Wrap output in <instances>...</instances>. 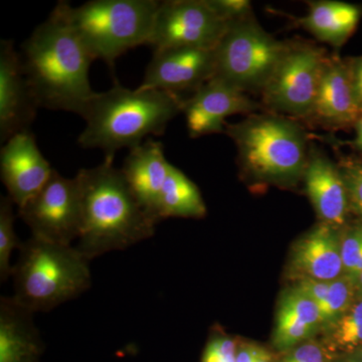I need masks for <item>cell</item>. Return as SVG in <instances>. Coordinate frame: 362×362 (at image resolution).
Here are the masks:
<instances>
[{"label":"cell","mask_w":362,"mask_h":362,"mask_svg":"<svg viewBox=\"0 0 362 362\" xmlns=\"http://www.w3.org/2000/svg\"><path fill=\"white\" fill-rule=\"evenodd\" d=\"M20 54L39 108L82 115L97 94L89 81L94 59L65 21L52 13L25 40Z\"/></svg>","instance_id":"obj_1"},{"label":"cell","mask_w":362,"mask_h":362,"mask_svg":"<svg viewBox=\"0 0 362 362\" xmlns=\"http://www.w3.org/2000/svg\"><path fill=\"white\" fill-rule=\"evenodd\" d=\"M113 158L78 170L82 228L77 250L90 259L106 252L123 251L156 233V223L138 204Z\"/></svg>","instance_id":"obj_2"},{"label":"cell","mask_w":362,"mask_h":362,"mask_svg":"<svg viewBox=\"0 0 362 362\" xmlns=\"http://www.w3.org/2000/svg\"><path fill=\"white\" fill-rule=\"evenodd\" d=\"M185 99L160 90H129L115 84L97 93L83 112L84 131L78 144L85 149H101L106 158L116 151L139 146L147 136H160L168 123L183 112Z\"/></svg>","instance_id":"obj_3"},{"label":"cell","mask_w":362,"mask_h":362,"mask_svg":"<svg viewBox=\"0 0 362 362\" xmlns=\"http://www.w3.org/2000/svg\"><path fill=\"white\" fill-rule=\"evenodd\" d=\"M13 268L16 303L26 310L49 312L71 301L92 285L90 261L77 247L32 235L18 249Z\"/></svg>","instance_id":"obj_4"},{"label":"cell","mask_w":362,"mask_h":362,"mask_svg":"<svg viewBox=\"0 0 362 362\" xmlns=\"http://www.w3.org/2000/svg\"><path fill=\"white\" fill-rule=\"evenodd\" d=\"M226 133L237 146L240 168L254 180L289 185L303 177L311 144L294 119L251 115L239 123L226 124Z\"/></svg>","instance_id":"obj_5"},{"label":"cell","mask_w":362,"mask_h":362,"mask_svg":"<svg viewBox=\"0 0 362 362\" xmlns=\"http://www.w3.org/2000/svg\"><path fill=\"white\" fill-rule=\"evenodd\" d=\"M156 0H92L78 7L61 1L52 13L70 26L90 57L114 70L126 52L147 45L158 8Z\"/></svg>","instance_id":"obj_6"},{"label":"cell","mask_w":362,"mask_h":362,"mask_svg":"<svg viewBox=\"0 0 362 362\" xmlns=\"http://www.w3.org/2000/svg\"><path fill=\"white\" fill-rule=\"evenodd\" d=\"M288 45L266 32L254 14L233 21L214 49L213 78L245 93H262Z\"/></svg>","instance_id":"obj_7"},{"label":"cell","mask_w":362,"mask_h":362,"mask_svg":"<svg viewBox=\"0 0 362 362\" xmlns=\"http://www.w3.org/2000/svg\"><path fill=\"white\" fill-rule=\"evenodd\" d=\"M326 56L324 49L307 44H289L266 87L264 104L272 111L310 118Z\"/></svg>","instance_id":"obj_8"},{"label":"cell","mask_w":362,"mask_h":362,"mask_svg":"<svg viewBox=\"0 0 362 362\" xmlns=\"http://www.w3.org/2000/svg\"><path fill=\"white\" fill-rule=\"evenodd\" d=\"M18 216L33 237L71 246L82 228V202L76 176L66 178L54 170L44 187L18 207Z\"/></svg>","instance_id":"obj_9"},{"label":"cell","mask_w":362,"mask_h":362,"mask_svg":"<svg viewBox=\"0 0 362 362\" xmlns=\"http://www.w3.org/2000/svg\"><path fill=\"white\" fill-rule=\"evenodd\" d=\"M228 25L207 0L159 1L147 45L154 51L173 47L214 49Z\"/></svg>","instance_id":"obj_10"},{"label":"cell","mask_w":362,"mask_h":362,"mask_svg":"<svg viewBox=\"0 0 362 362\" xmlns=\"http://www.w3.org/2000/svg\"><path fill=\"white\" fill-rule=\"evenodd\" d=\"M214 49L173 47L154 51L140 89L160 90L181 97L194 94L214 75Z\"/></svg>","instance_id":"obj_11"},{"label":"cell","mask_w":362,"mask_h":362,"mask_svg":"<svg viewBox=\"0 0 362 362\" xmlns=\"http://www.w3.org/2000/svg\"><path fill=\"white\" fill-rule=\"evenodd\" d=\"M258 108L247 93L213 78L185 99L183 113L190 137L197 138L226 132L228 117Z\"/></svg>","instance_id":"obj_12"},{"label":"cell","mask_w":362,"mask_h":362,"mask_svg":"<svg viewBox=\"0 0 362 362\" xmlns=\"http://www.w3.org/2000/svg\"><path fill=\"white\" fill-rule=\"evenodd\" d=\"M54 170L40 151L30 131L14 135L0 151L1 180L18 207L44 187Z\"/></svg>","instance_id":"obj_13"},{"label":"cell","mask_w":362,"mask_h":362,"mask_svg":"<svg viewBox=\"0 0 362 362\" xmlns=\"http://www.w3.org/2000/svg\"><path fill=\"white\" fill-rule=\"evenodd\" d=\"M39 106L23 73L13 40L0 42V140L30 131Z\"/></svg>","instance_id":"obj_14"},{"label":"cell","mask_w":362,"mask_h":362,"mask_svg":"<svg viewBox=\"0 0 362 362\" xmlns=\"http://www.w3.org/2000/svg\"><path fill=\"white\" fill-rule=\"evenodd\" d=\"M302 180L321 223L338 230L342 228L350 207L349 192L339 165L311 145Z\"/></svg>","instance_id":"obj_15"},{"label":"cell","mask_w":362,"mask_h":362,"mask_svg":"<svg viewBox=\"0 0 362 362\" xmlns=\"http://www.w3.org/2000/svg\"><path fill=\"white\" fill-rule=\"evenodd\" d=\"M290 268L298 281H333L344 276L340 230L323 223L312 228L293 247Z\"/></svg>","instance_id":"obj_16"},{"label":"cell","mask_w":362,"mask_h":362,"mask_svg":"<svg viewBox=\"0 0 362 362\" xmlns=\"http://www.w3.org/2000/svg\"><path fill=\"white\" fill-rule=\"evenodd\" d=\"M361 112L352 87L349 64L337 57H327L310 118L328 128H343L356 125Z\"/></svg>","instance_id":"obj_17"},{"label":"cell","mask_w":362,"mask_h":362,"mask_svg":"<svg viewBox=\"0 0 362 362\" xmlns=\"http://www.w3.org/2000/svg\"><path fill=\"white\" fill-rule=\"evenodd\" d=\"M169 168L163 145L150 138L130 150L120 168L138 204L156 225L157 206Z\"/></svg>","instance_id":"obj_18"},{"label":"cell","mask_w":362,"mask_h":362,"mask_svg":"<svg viewBox=\"0 0 362 362\" xmlns=\"http://www.w3.org/2000/svg\"><path fill=\"white\" fill-rule=\"evenodd\" d=\"M44 350L33 312L13 297L0 299V362H40Z\"/></svg>","instance_id":"obj_19"},{"label":"cell","mask_w":362,"mask_h":362,"mask_svg":"<svg viewBox=\"0 0 362 362\" xmlns=\"http://www.w3.org/2000/svg\"><path fill=\"white\" fill-rule=\"evenodd\" d=\"M322 327L320 311L297 288L283 295L276 317L273 341L276 349L291 350L308 341Z\"/></svg>","instance_id":"obj_20"},{"label":"cell","mask_w":362,"mask_h":362,"mask_svg":"<svg viewBox=\"0 0 362 362\" xmlns=\"http://www.w3.org/2000/svg\"><path fill=\"white\" fill-rule=\"evenodd\" d=\"M308 13L299 23L319 42L342 47L356 30L361 18V7L346 2L318 0L309 2Z\"/></svg>","instance_id":"obj_21"},{"label":"cell","mask_w":362,"mask_h":362,"mask_svg":"<svg viewBox=\"0 0 362 362\" xmlns=\"http://www.w3.org/2000/svg\"><path fill=\"white\" fill-rule=\"evenodd\" d=\"M206 206L199 188L182 171L170 164L157 206V221L169 218H202Z\"/></svg>","instance_id":"obj_22"},{"label":"cell","mask_w":362,"mask_h":362,"mask_svg":"<svg viewBox=\"0 0 362 362\" xmlns=\"http://www.w3.org/2000/svg\"><path fill=\"white\" fill-rule=\"evenodd\" d=\"M295 288L318 307L322 327L328 330L356 300V285L346 276L333 281L299 280Z\"/></svg>","instance_id":"obj_23"},{"label":"cell","mask_w":362,"mask_h":362,"mask_svg":"<svg viewBox=\"0 0 362 362\" xmlns=\"http://www.w3.org/2000/svg\"><path fill=\"white\" fill-rule=\"evenodd\" d=\"M330 344L351 354L362 346V299L356 300L349 310L329 330Z\"/></svg>","instance_id":"obj_24"},{"label":"cell","mask_w":362,"mask_h":362,"mask_svg":"<svg viewBox=\"0 0 362 362\" xmlns=\"http://www.w3.org/2000/svg\"><path fill=\"white\" fill-rule=\"evenodd\" d=\"M14 202L8 195L0 199V281L6 282L13 274L11 255L23 243L14 230Z\"/></svg>","instance_id":"obj_25"},{"label":"cell","mask_w":362,"mask_h":362,"mask_svg":"<svg viewBox=\"0 0 362 362\" xmlns=\"http://www.w3.org/2000/svg\"><path fill=\"white\" fill-rule=\"evenodd\" d=\"M343 273L356 285L362 272V225L341 233Z\"/></svg>","instance_id":"obj_26"},{"label":"cell","mask_w":362,"mask_h":362,"mask_svg":"<svg viewBox=\"0 0 362 362\" xmlns=\"http://www.w3.org/2000/svg\"><path fill=\"white\" fill-rule=\"evenodd\" d=\"M347 192L350 211L362 220V164L350 159H342L339 164Z\"/></svg>","instance_id":"obj_27"},{"label":"cell","mask_w":362,"mask_h":362,"mask_svg":"<svg viewBox=\"0 0 362 362\" xmlns=\"http://www.w3.org/2000/svg\"><path fill=\"white\" fill-rule=\"evenodd\" d=\"M238 347L233 338L214 334L207 342L202 362H235Z\"/></svg>","instance_id":"obj_28"},{"label":"cell","mask_w":362,"mask_h":362,"mask_svg":"<svg viewBox=\"0 0 362 362\" xmlns=\"http://www.w3.org/2000/svg\"><path fill=\"white\" fill-rule=\"evenodd\" d=\"M278 362H332V357L323 345L308 340L290 350Z\"/></svg>","instance_id":"obj_29"},{"label":"cell","mask_w":362,"mask_h":362,"mask_svg":"<svg viewBox=\"0 0 362 362\" xmlns=\"http://www.w3.org/2000/svg\"><path fill=\"white\" fill-rule=\"evenodd\" d=\"M214 13L230 23L252 14L251 2L246 0H207Z\"/></svg>","instance_id":"obj_30"},{"label":"cell","mask_w":362,"mask_h":362,"mask_svg":"<svg viewBox=\"0 0 362 362\" xmlns=\"http://www.w3.org/2000/svg\"><path fill=\"white\" fill-rule=\"evenodd\" d=\"M350 78L357 103L362 108V58L354 59L349 64Z\"/></svg>","instance_id":"obj_31"},{"label":"cell","mask_w":362,"mask_h":362,"mask_svg":"<svg viewBox=\"0 0 362 362\" xmlns=\"http://www.w3.org/2000/svg\"><path fill=\"white\" fill-rule=\"evenodd\" d=\"M254 362H273L272 356L266 349L255 345V359Z\"/></svg>","instance_id":"obj_32"},{"label":"cell","mask_w":362,"mask_h":362,"mask_svg":"<svg viewBox=\"0 0 362 362\" xmlns=\"http://www.w3.org/2000/svg\"><path fill=\"white\" fill-rule=\"evenodd\" d=\"M356 136L354 139V144L356 145L357 149L362 151V112L361 115L359 117L358 120L356 124Z\"/></svg>","instance_id":"obj_33"},{"label":"cell","mask_w":362,"mask_h":362,"mask_svg":"<svg viewBox=\"0 0 362 362\" xmlns=\"http://www.w3.org/2000/svg\"><path fill=\"white\" fill-rule=\"evenodd\" d=\"M356 300L362 299V272L356 282Z\"/></svg>","instance_id":"obj_34"},{"label":"cell","mask_w":362,"mask_h":362,"mask_svg":"<svg viewBox=\"0 0 362 362\" xmlns=\"http://www.w3.org/2000/svg\"><path fill=\"white\" fill-rule=\"evenodd\" d=\"M337 362H362V361L356 356H354V354H349V356L343 357V358Z\"/></svg>","instance_id":"obj_35"},{"label":"cell","mask_w":362,"mask_h":362,"mask_svg":"<svg viewBox=\"0 0 362 362\" xmlns=\"http://www.w3.org/2000/svg\"><path fill=\"white\" fill-rule=\"evenodd\" d=\"M354 354V356H356L357 357H358V358H361L362 361V346L361 347V349H357L356 352H354V354Z\"/></svg>","instance_id":"obj_36"}]
</instances>
